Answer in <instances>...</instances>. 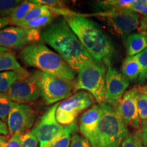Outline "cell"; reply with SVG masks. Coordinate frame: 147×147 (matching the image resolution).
<instances>
[{"instance_id": "8992f818", "label": "cell", "mask_w": 147, "mask_h": 147, "mask_svg": "<svg viewBox=\"0 0 147 147\" xmlns=\"http://www.w3.org/2000/svg\"><path fill=\"white\" fill-rule=\"evenodd\" d=\"M84 16H96L105 21L113 34L119 36L131 34L140 25V16L129 10L101 11L96 13L84 14Z\"/></svg>"}, {"instance_id": "ffe728a7", "label": "cell", "mask_w": 147, "mask_h": 147, "mask_svg": "<svg viewBox=\"0 0 147 147\" xmlns=\"http://www.w3.org/2000/svg\"><path fill=\"white\" fill-rule=\"evenodd\" d=\"M22 68L17 58L10 51L0 53V71H14Z\"/></svg>"}, {"instance_id": "d590c367", "label": "cell", "mask_w": 147, "mask_h": 147, "mask_svg": "<svg viewBox=\"0 0 147 147\" xmlns=\"http://www.w3.org/2000/svg\"><path fill=\"white\" fill-rule=\"evenodd\" d=\"M9 24H10V23H9L7 18L0 17V29H3V27H6Z\"/></svg>"}, {"instance_id": "6da1fadb", "label": "cell", "mask_w": 147, "mask_h": 147, "mask_svg": "<svg viewBox=\"0 0 147 147\" xmlns=\"http://www.w3.org/2000/svg\"><path fill=\"white\" fill-rule=\"evenodd\" d=\"M41 40L53 48L75 72L95 61L64 18L42 29Z\"/></svg>"}, {"instance_id": "7402d4cb", "label": "cell", "mask_w": 147, "mask_h": 147, "mask_svg": "<svg viewBox=\"0 0 147 147\" xmlns=\"http://www.w3.org/2000/svg\"><path fill=\"white\" fill-rule=\"evenodd\" d=\"M56 17L57 16L55 15L41 16L35 18L27 23L21 24L18 27H23L27 29H37V30L40 31L41 29H44L49 25H51Z\"/></svg>"}, {"instance_id": "83f0119b", "label": "cell", "mask_w": 147, "mask_h": 147, "mask_svg": "<svg viewBox=\"0 0 147 147\" xmlns=\"http://www.w3.org/2000/svg\"><path fill=\"white\" fill-rule=\"evenodd\" d=\"M22 134H15L11 137L0 136L1 147H21Z\"/></svg>"}, {"instance_id": "8d00e7d4", "label": "cell", "mask_w": 147, "mask_h": 147, "mask_svg": "<svg viewBox=\"0 0 147 147\" xmlns=\"http://www.w3.org/2000/svg\"><path fill=\"white\" fill-rule=\"evenodd\" d=\"M139 89L142 93H144L145 94L147 95V85L144 86V87H139Z\"/></svg>"}, {"instance_id": "cb8c5ba5", "label": "cell", "mask_w": 147, "mask_h": 147, "mask_svg": "<svg viewBox=\"0 0 147 147\" xmlns=\"http://www.w3.org/2000/svg\"><path fill=\"white\" fill-rule=\"evenodd\" d=\"M17 103L9 98L5 93H0V119L3 122L7 121L11 110Z\"/></svg>"}, {"instance_id": "836d02e7", "label": "cell", "mask_w": 147, "mask_h": 147, "mask_svg": "<svg viewBox=\"0 0 147 147\" xmlns=\"http://www.w3.org/2000/svg\"><path fill=\"white\" fill-rule=\"evenodd\" d=\"M136 135L140 138L145 146L147 147V125L141 123L140 130L136 133Z\"/></svg>"}, {"instance_id": "d4e9b609", "label": "cell", "mask_w": 147, "mask_h": 147, "mask_svg": "<svg viewBox=\"0 0 147 147\" xmlns=\"http://www.w3.org/2000/svg\"><path fill=\"white\" fill-rule=\"evenodd\" d=\"M22 2L20 0H0V17H8Z\"/></svg>"}, {"instance_id": "7a4b0ae2", "label": "cell", "mask_w": 147, "mask_h": 147, "mask_svg": "<svg viewBox=\"0 0 147 147\" xmlns=\"http://www.w3.org/2000/svg\"><path fill=\"white\" fill-rule=\"evenodd\" d=\"M63 18L95 61L107 67L111 66L115 54V47L97 24L82 14Z\"/></svg>"}, {"instance_id": "44dd1931", "label": "cell", "mask_w": 147, "mask_h": 147, "mask_svg": "<svg viewBox=\"0 0 147 147\" xmlns=\"http://www.w3.org/2000/svg\"><path fill=\"white\" fill-rule=\"evenodd\" d=\"M136 0H105L99 1L97 5L104 11L112 10H129Z\"/></svg>"}, {"instance_id": "1f68e13d", "label": "cell", "mask_w": 147, "mask_h": 147, "mask_svg": "<svg viewBox=\"0 0 147 147\" xmlns=\"http://www.w3.org/2000/svg\"><path fill=\"white\" fill-rule=\"evenodd\" d=\"M70 147H92L89 141L82 136L73 134L71 139Z\"/></svg>"}, {"instance_id": "30bf717a", "label": "cell", "mask_w": 147, "mask_h": 147, "mask_svg": "<svg viewBox=\"0 0 147 147\" xmlns=\"http://www.w3.org/2000/svg\"><path fill=\"white\" fill-rule=\"evenodd\" d=\"M41 40V31L11 26L0 29V47L8 50L23 49Z\"/></svg>"}, {"instance_id": "5b68a950", "label": "cell", "mask_w": 147, "mask_h": 147, "mask_svg": "<svg viewBox=\"0 0 147 147\" xmlns=\"http://www.w3.org/2000/svg\"><path fill=\"white\" fill-rule=\"evenodd\" d=\"M107 67L93 61L78 72L74 91L84 90L93 95L98 104L105 103L106 75Z\"/></svg>"}, {"instance_id": "7c38bea8", "label": "cell", "mask_w": 147, "mask_h": 147, "mask_svg": "<svg viewBox=\"0 0 147 147\" xmlns=\"http://www.w3.org/2000/svg\"><path fill=\"white\" fill-rule=\"evenodd\" d=\"M139 93V87H134L127 91L119 101L117 105L114 107L123 122L127 126H131L135 129L140 128L137 107V95Z\"/></svg>"}, {"instance_id": "ba28073f", "label": "cell", "mask_w": 147, "mask_h": 147, "mask_svg": "<svg viewBox=\"0 0 147 147\" xmlns=\"http://www.w3.org/2000/svg\"><path fill=\"white\" fill-rule=\"evenodd\" d=\"M59 103L53 105L40 117L32 131L39 142L40 147H51L65 129L56 119V111Z\"/></svg>"}, {"instance_id": "5bb4252c", "label": "cell", "mask_w": 147, "mask_h": 147, "mask_svg": "<svg viewBox=\"0 0 147 147\" xmlns=\"http://www.w3.org/2000/svg\"><path fill=\"white\" fill-rule=\"evenodd\" d=\"M36 112L25 104H17L11 110L7 119V125L11 136L22 134L32 127L36 120Z\"/></svg>"}, {"instance_id": "4fadbf2b", "label": "cell", "mask_w": 147, "mask_h": 147, "mask_svg": "<svg viewBox=\"0 0 147 147\" xmlns=\"http://www.w3.org/2000/svg\"><path fill=\"white\" fill-rule=\"evenodd\" d=\"M129 86V80L115 67H107L106 75L105 103L115 107Z\"/></svg>"}, {"instance_id": "9c48e42d", "label": "cell", "mask_w": 147, "mask_h": 147, "mask_svg": "<svg viewBox=\"0 0 147 147\" xmlns=\"http://www.w3.org/2000/svg\"><path fill=\"white\" fill-rule=\"evenodd\" d=\"M39 70L32 71L28 76L19 80L5 93L11 100L18 104L34 102L41 95Z\"/></svg>"}, {"instance_id": "d6986e66", "label": "cell", "mask_w": 147, "mask_h": 147, "mask_svg": "<svg viewBox=\"0 0 147 147\" xmlns=\"http://www.w3.org/2000/svg\"><path fill=\"white\" fill-rule=\"evenodd\" d=\"M123 75L129 80H135L138 79L141 69L138 62L135 57H127L123 61L121 66Z\"/></svg>"}, {"instance_id": "4dcf8cb0", "label": "cell", "mask_w": 147, "mask_h": 147, "mask_svg": "<svg viewBox=\"0 0 147 147\" xmlns=\"http://www.w3.org/2000/svg\"><path fill=\"white\" fill-rule=\"evenodd\" d=\"M121 147H146L143 144L140 138L136 134H129L127 136Z\"/></svg>"}, {"instance_id": "ab89813d", "label": "cell", "mask_w": 147, "mask_h": 147, "mask_svg": "<svg viewBox=\"0 0 147 147\" xmlns=\"http://www.w3.org/2000/svg\"><path fill=\"white\" fill-rule=\"evenodd\" d=\"M0 147H1V142H0Z\"/></svg>"}, {"instance_id": "e0dca14e", "label": "cell", "mask_w": 147, "mask_h": 147, "mask_svg": "<svg viewBox=\"0 0 147 147\" xmlns=\"http://www.w3.org/2000/svg\"><path fill=\"white\" fill-rule=\"evenodd\" d=\"M30 73L23 67L17 70L0 72V93H5L13 84L21 79L28 76Z\"/></svg>"}, {"instance_id": "ac0fdd59", "label": "cell", "mask_w": 147, "mask_h": 147, "mask_svg": "<svg viewBox=\"0 0 147 147\" xmlns=\"http://www.w3.org/2000/svg\"><path fill=\"white\" fill-rule=\"evenodd\" d=\"M40 5H41L39 3H35L33 1H23V2L18 5L13 12L7 17V19L8 20L10 25L16 26L31 11Z\"/></svg>"}, {"instance_id": "3957f363", "label": "cell", "mask_w": 147, "mask_h": 147, "mask_svg": "<svg viewBox=\"0 0 147 147\" xmlns=\"http://www.w3.org/2000/svg\"><path fill=\"white\" fill-rule=\"evenodd\" d=\"M19 58L25 65L74 85L75 71L59 55L44 43L39 42L27 45L20 51Z\"/></svg>"}, {"instance_id": "277c9868", "label": "cell", "mask_w": 147, "mask_h": 147, "mask_svg": "<svg viewBox=\"0 0 147 147\" xmlns=\"http://www.w3.org/2000/svg\"><path fill=\"white\" fill-rule=\"evenodd\" d=\"M103 113L98 124L87 140L92 147H120L129 135L127 126L113 106L102 104Z\"/></svg>"}, {"instance_id": "484cf974", "label": "cell", "mask_w": 147, "mask_h": 147, "mask_svg": "<svg viewBox=\"0 0 147 147\" xmlns=\"http://www.w3.org/2000/svg\"><path fill=\"white\" fill-rule=\"evenodd\" d=\"M134 57L138 62L141 69L138 82L140 84H142L146 82L147 79V49Z\"/></svg>"}, {"instance_id": "52a82bcc", "label": "cell", "mask_w": 147, "mask_h": 147, "mask_svg": "<svg viewBox=\"0 0 147 147\" xmlns=\"http://www.w3.org/2000/svg\"><path fill=\"white\" fill-rule=\"evenodd\" d=\"M94 102V97L89 92H77L59 104L56 111L57 121L63 126L74 123L79 114L91 107Z\"/></svg>"}, {"instance_id": "4316f807", "label": "cell", "mask_w": 147, "mask_h": 147, "mask_svg": "<svg viewBox=\"0 0 147 147\" xmlns=\"http://www.w3.org/2000/svg\"><path fill=\"white\" fill-rule=\"evenodd\" d=\"M137 107L141 123L147 120V95L142 93L139 89L137 95Z\"/></svg>"}, {"instance_id": "2e32d148", "label": "cell", "mask_w": 147, "mask_h": 147, "mask_svg": "<svg viewBox=\"0 0 147 147\" xmlns=\"http://www.w3.org/2000/svg\"><path fill=\"white\" fill-rule=\"evenodd\" d=\"M127 55L134 57L147 49V32L133 33L128 35L125 40Z\"/></svg>"}, {"instance_id": "f546056e", "label": "cell", "mask_w": 147, "mask_h": 147, "mask_svg": "<svg viewBox=\"0 0 147 147\" xmlns=\"http://www.w3.org/2000/svg\"><path fill=\"white\" fill-rule=\"evenodd\" d=\"M38 140L34 132L29 131L21 136V147H38Z\"/></svg>"}, {"instance_id": "74e56055", "label": "cell", "mask_w": 147, "mask_h": 147, "mask_svg": "<svg viewBox=\"0 0 147 147\" xmlns=\"http://www.w3.org/2000/svg\"><path fill=\"white\" fill-rule=\"evenodd\" d=\"M7 51H10V50H8V49H4V48L0 47V53H3V52H7Z\"/></svg>"}, {"instance_id": "9a60e30c", "label": "cell", "mask_w": 147, "mask_h": 147, "mask_svg": "<svg viewBox=\"0 0 147 147\" xmlns=\"http://www.w3.org/2000/svg\"><path fill=\"white\" fill-rule=\"evenodd\" d=\"M102 104H95L82 114L80 117L79 126L82 136L87 139L94 131L102 117Z\"/></svg>"}, {"instance_id": "f35d334b", "label": "cell", "mask_w": 147, "mask_h": 147, "mask_svg": "<svg viewBox=\"0 0 147 147\" xmlns=\"http://www.w3.org/2000/svg\"><path fill=\"white\" fill-rule=\"evenodd\" d=\"M141 123L144 124V125H147V120H146V121H144V122H142V123Z\"/></svg>"}, {"instance_id": "603a6c76", "label": "cell", "mask_w": 147, "mask_h": 147, "mask_svg": "<svg viewBox=\"0 0 147 147\" xmlns=\"http://www.w3.org/2000/svg\"><path fill=\"white\" fill-rule=\"evenodd\" d=\"M77 130L78 125L76 123L66 125L63 133L51 147H70L71 136Z\"/></svg>"}, {"instance_id": "f1b7e54d", "label": "cell", "mask_w": 147, "mask_h": 147, "mask_svg": "<svg viewBox=\"0 0 147 147\" xmlns=\"http://www.w3.org/2000/svg\"><path fill=\"white\" fill-rule=\"evenodd\" d=\"M129 10L141 15L143 19L147 22V0H136Z\"/></svg>"}, {"instance_id": "e575fe53", "label": "cell", "mask_w": 147, "mask_h": 147, "mask_svg": "<svg viewBox=\"0 0 147 147\" xmlns=\"http://www.w3.org/2000/svg\"><path fill=\"white\" fill-rule=\"evenodd\" d=\"M10 134L8 131V127L7 124L5 122H3L2 120L0 119V135L3 136H8Z\"/></svg>"}, {"instance_id": "8fae6325", "label": "cell", "mask_w": 147, "mask_h": 147, "mask_svg": "<svg viewBox=\"0 0 147 147\" xmlns=\"http://www.w3.org/2000/svg\"><path fill=\"white\" fill-rule=\"evenodd\" d=\"M41 95L47 104H53L69 97L74 85L48 74L41 72Z\"/></svg>"}, {"instance_id": "d6a6232c", "label": "cell", "mask_w": 147, "mask_h": 147, "mask_svg": "<svg viewBox=\"0 0 147 147\" xmlns=\"http://www.w3.org/2000/svg\"><path fill=\"white\" fill-rule=\"evenodd\" d=\"M32 1L35 3H39L41 5H47L52 8H65L63 1H59V0H32Z\"/></svg>"}]
</instances>
